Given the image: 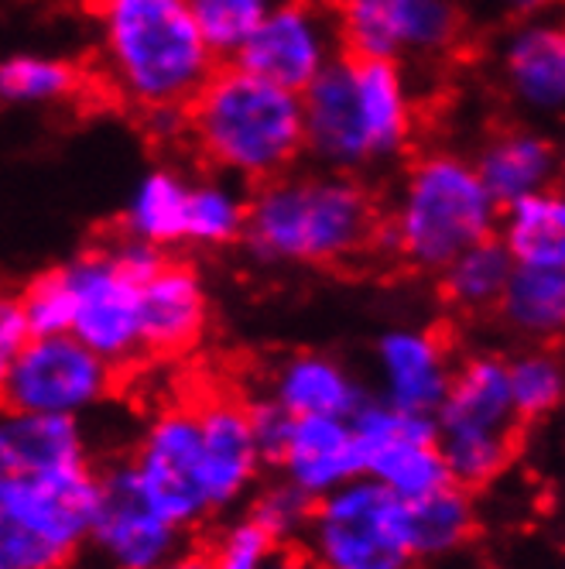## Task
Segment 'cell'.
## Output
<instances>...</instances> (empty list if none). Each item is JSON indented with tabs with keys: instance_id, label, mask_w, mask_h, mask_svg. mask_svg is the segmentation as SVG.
<instances>
[{
	"instance_id": "cell-1",
	"label": "cell",
	"mask_w": 565,
	"mask_h": 569,
	"mask_svg": "<svg viewBox=\"0 0 565 569\" xmlns=\"http://www.w3.org/2000/svg\"><path fill=\"white\" fill-rule=\"evenodd\" d=\"M299 100L305 158L315 169L363 179L415 154L422 107L405 66L343 52Z\"/></svg>"
},
{
	"instance_id": "cell-2",
	"label": "cell",
	"mask_w": 565,
	"mask_h": 569,
	"mask_svg": "<svg viewBox=\"0 0 565 569\" xmlns=\"http://www.w3.org/2000/svg\"><path fill=\"white\" fill-rule=\"evenodd\" d=\"M377 230L367 179L299 166L251 189L240 248L268 268H340L374 251Z\"/></svg>"
},
{
	"instance_id": "cell-3",
	"label": "cell",
	"mask_w": 565,
	"mask_h": 569,
	"mask_svg": "<svg viewBox=\"0 0 565 569\" xmlns=\"http://www.w3.org/2000/svg\"><path fill=\"white\" fill-rule=\"evenodd\" d=\"M103 87L148 117L185 113L220 69L185 0H93Z\"/></svg>"
},
{
	"instance_id": "cell-4",
	"label": "cell",
	"mask_w": 565,
	"mask_h": 569,
	"mask_svg": "<svg viewBox=\"0 0 565 569\" xmlns=\"http://www.w3.org/2000/svg\"><path fill=\"white\" fill-rule=\"evenodd\" d=\"M182 141L206 172L254 189L302 166V100L233 62H220L185 107Z\"/></svg>"
},
{
	"instance_id": "cell-5",
	"label": "cell",
	"mask_w": 565,
	"mask_h": 569,
	"mask_svg": "<svg viewBox=\"0 0 565 569\" xmlns=\"http://www.w3.org/2000/svg\"><path fill=\"white\" fill-rule=\"evenodd\" d=\"M501 207L483 189L470 151L425 148L405 158L381 210L377 248L415 274L435 278L456 254L497 230Z\"/></svg>"
},
{
	"instance_id": "cell-6",
	"label": "cell",
	"mask_w": 565,
	"mask_h": 569,
	"mask_svg": "<svg viewBox=\"0 0 565 569\" xmlns=\"http://www.w3.org/2000/svg\"><path fill=\"white\" fill-rule=\"evenodd\" d=\"M521 429L507 388V353L497 347L456 353L446 401L435 412V446L450 480L473 495L497 483L517 460Z\"/></svg>"
},
{
	"instance_id": "cell-7",
	"label": "cell",
	"mask_w": 565,
	"mask_h": 569,
	"mask_svg": "<svg viewBox=\"0 0 565 569\" xmlns=\"http://www.w3.org/2000/svg\"><path fill=\"white\" fill-rule=\"evenodd\" d=\"M97 508V463L0 477V569H72Z\"/></svg>"
},
{
	"instance_id": "cell-8",
	"label": "cell",
	"mask_w": 565,
	"mask_h": 569,
	"mask_svg": "<svg viewBox=\"0 0 565 569\" xmlns=\"http://www.w3.org/2000/svg\"><path fill=\"white\" fill-rule=\"evenodd\" d=\"M299 546L322 569H415L401 528V501L371 477L319 498Z\"/></svg>"
},
{
	"instance_id": "cell-9",
	"label": "cell",
	"mask_w": 565,
	"mask_h": 569,
	"mask_svg": "<svg viewBox=\"0 0 565 569\" xmlns=\"http://www.w3.org/2000/svg\"><path fill=\"white\" fill-rule=\"evenodd\" d=\"M333 14L346 56L405 69L446 62L470 31L463 0H333Z\"/></svg>"
},
{
	"instance_id": "cell-10",
	"label": "cell",
	"mask_w": 565,
	"mask_h": 569,
	"mask_svg": "<svg viewBox=\"0 0 565 569\" xmlns=\"http://www.w3.org/2000/svg\"><path fill=\"white\" fill-rule=\"evenodd\" d=\"M117 368L79 343L72 333L28 337L14 353L0 405L34 416L79 419L103 409L117 391Z\"/></svg>"
},
{
	"instance_id": "cell-11",
	"label": "cell",
	"mask_w": 565,
	"mask_h": 569,
	"mask_svg": "<svg viewBox=\"0 0 565 569\" xmlns=\"http://www.w3.org/2000/svg\"><path fill=\"white\" fill-rule=\"evenodd\" d=\"M72 292L69 333L113 368H131L141 347V278L120 261L113 240L62 264Z\"/></svg>"
},
{
	"instance_id": "cell-12",
	"label": "cell",
	"mask_w": 565,
	"mask_h": 569,
	"mask_svg": "<svg viewBox=\"0 0 565 569\" xmlns=\"http://www.w3.org/2000/svg\"><path fill=\"white\" fill-rule=\"evenodd\" d=\"M144 501L182 532H199L213 521L203 491V446L192 405H165L138 432L128 453Z\"/></svg>"
},
{
	"instance_id": "cell-13",
	"label": "cell",
	"mask_w": 565,
	"mask_h": 569,
	"mask_svg": "<svg viewBox=\"0 0 565 569\" xmlns=\"http://www.w3.org/2000/svg\"><path fill=\"white\" fill-rule=\"evenodd\" d=\"M189 546V532L141 495L128 457L97 467V508L83 556L93 569H158Z\"/></svg>"
},
{
	"instance_id": "cell-14",
	"label": "cell",
	"mask_w": 565,
	"mask_h": 569,
	"mask_svg": "<svg viewBox=\"0 0 565 569\" xmlns=\"http://www.w3.org/2000/svg\"><path fill=\"white\" fill-rule=\"evenodd\" d=\"M343 56L333 0H285L271 11L226 62L264 83L302 93Z\"/></svg>"
},
{
	"instance_id": "cell-15",
	"label": "cell",
	"mask_w": 565,
	"mask_h": 569,
	"mask_svg": "<svg viewBox=\"0 0 565 569\" xmlns=\"http://www.w3.org/2000/svg\"><path fill=\"white\" fill-rule=\"evenodd\" d=\"M497 83L524 124L552 128L565 113V24L558 14L507 24L494 42Z\"/></svg>"
},
{
	"instance_id": "cell-16",
	"label": "cell",
	"mask_w": 565,
	"mask_h": 569,
	"mask_svg": "<svg viewBox=\"0 0 565 569\" xmlns=\"http://www.w3.org/2000/svg\"><path fill=\"white\" fill-rule=\"evenodd\" d=\"M203 446V491L213 521L248 505L254 487L264 480L268 460L258 446L248 398L216 391L192 401Z\"/></svg>"
},
{
	"instance_id": "cell-17",
	"label": "cell",
	"mask_w": 565,
	"mask_h": 569,
	"mask_svg": "<svg viewBox=\"0 0 565 569\" xmlns=\"http://www.w3.org/2000/svg\"><path fill=\"white\" fill-rule=\"evenodd\" d=\"M456 350L432 327H387L374 343V395L391 409L435 419L446 401Z\"/></svg>"
},
{
	"instance_id": "cell-18",
	"label": "cell",
	"mask_w": 565,
	"mask_h": 569,
	"mask_svg": "<svg viewBox=\"0 0 565 569\" xmlns=\"http://www.w3.org/2000/svg\"><path fill=\"white\" fill-rule=\"evenodd\" d=\"M210 284L192 261L165 254L141 284V347L144 357H182L210 330Z\"/></svg>"
},
{
	"instance_id": "cell-19",
	"label": "cell",
	"mask_w": 565,
	"mask_h": 569,
	"mask_svg": "<svg viewBox=\"0 0 565 569\" xmlns=\"http://www.w3.org/2000/svg\"><path fill=\"white\" fill-rule=\"evenodd\" d=\"M363 463H367V453H363L350 422L333 416L292 419L285 442L278 446L271 460L274 473L312 501L363 477Z\"/></svg>"
},
{
	"instance_id": "cell-20",
	"label": "cell",
	"mask_w": 565,
	"mask_h": 569,
	"mask_svg": "<svg viewBox=\"0 0 565 569\" xmlns=\"http://www.w3.org/2000/svg\"><path fill=\"white\" fill-rule=\"evenodd\" d=\"M470 158L483 189L494 196L497 207L545 189H558L562 179L558 138L552 134V128L524 124V120L491 131Z\"/></svg>"
},
{
	"instance_id": "cell-21",
	"label": "cell",
	"mask_w": 565,
	"mask_h": 569,
	"mask_svg": "<svg viewBox=\"0 0 565 569\" xmlns=\"http://www.w3.org/2000/svg\"><path fill=\"white\" fill-rule=\"evenodd\" d=\"M264 395L274 398L292 419H350V412L371 395V388L340 357L322 350H299L274 363L264 381Z\"/></svg>"
},
{
	"instance_id": "cell-22",
	"label": "cell",
	"mask_w": 565,
	"mask_h": 569,
	"mask_svg": "<svg viewBox=\"0 0 565 569\" xmlns=\"http://www.w3.org/2000/svg\"><path fill=\"white\" fill-rule=\"evenodd\" d=\"M90 436L79 419L34 416L0 405V477H34L87 463Z\"/></svg>"
},
{
	"instance_id": "cell-23",
	"label": "cell",
	"mask_w": 565,
	"mask_h": 569,
	"mask_svg": "<svg viewBox=\"0 0 565 569\" xmlns=\"http://www.w3.org/2000/svg\"><path fill=\"white\" fill-rule=\"evenodd\" d=\"M494 319L517 347H555L565 333V264H514Z\"/></svg>"
},
{
	"instance_id": "cell-24",
	"label": "cell",
	"mask_w": 565,
	"mask_h": 569,
	"mask_svg": "<svg viewBox=\"0 0 565 569\" xmlns=\"http://www.w3.org/2000/svg\"><path fill=\"white\" fill-rule=\"evenodd\" d=\"M401 528L415 566H435L460 556L480 532L476 495L460 483H446L438 491L401 505Z\"/></svg>"
},
{
	"instance_id": "cell-25",
	"label": "cell",
	"mask_w": 565,
	"mask_h": 569,
	"mask_svg": "<svg viewBox=\"0 0 565 569\" xmlns=\"http://www.w3.org/2000/svg\"><path fill=\"white\" fill-rule=\"evenodd\" d=\"M189 172L179 166H154L148 169L120 213V237L141 240L161 254L182 251L185 230V196H189Z\"/></svg>"
},
{
	"instance_id": "cell-26",
	"label": "cell",
	"mask_w": 565,
	"mask_h": 569,
	"mask_svg": "<svg viewBox=\"0 0 565 569\" xmlns=\"http://www.w3.org/2000/svg\"><path fill=\"white\" fill-rule=\"evenodd\" d=\"M251 189L216 172H195L185 196V230L182 248L192 251H226L236 248L248 223Z\"/></svg>"
},
{
	"instance_id": "cell-27",
	"label": "cell",
	"mask_w": 565,
	"mask_h": 569,
	"mask_svg": "<svg viewBox=\"0 0 565 569\" xmlns=\"http://www.w3.org/2000/svg\"><path fill=\"white\" fill-rule=\"evenodd\" d=\"M511 254L497 240V233L476 240L473 248H466L463 254H456L446 268L435 274L438 281V296L456 316L466 319H483L494 316L504 284L511 278Z\"/></svg>"
},
{
	"instance_id": "cell-28",
	"label": "cell",
	"mask_w": 565,
	"mask_h": 569,
	"mask_svg": "<svg viewBox=\"0 0 565 569\" xmlns=\"http://www.w3.org/2000/svg\"><path fill=\"white\" fill-rule=\"evenodd\" d=\"M497 240L514 264H565V196L545 189L501 207Z\"/></svg>"
},
{
	"instance_id": "cell-29",
	"label": "cell",
	"mask_w": 565,
	"mask_h": 569,
	"mask_svg": "<svg viewBox=\"0 0 565 569\" xmlns=\"http://www.w3.org/2000/svg\"><path fill=\"white\" fill-rule=\"evenodd\" d=\"M363 477L377 480L391 498L401 505L418 501L438 487L453 483L446 460H442L435 432H401L367 453Z\"/></svg>"
},
{
	"instance_id": "cell-30",
	"label": "cell",
	"mask_w": 565,
	"mask_h": 569,
	"mask_svg": "<svg viewBox=\"0 0 565 569\" xmlns=\"http://www.w3.org/2000/svg\"><path fill=\"white\" fill-rule=\"evenodd\" d=\"M87 90V76L72 59L52 52H11L0 59V110L62 107Z\"/></svg>"
},
{
	"instance_id": "cell-31",
	"label": "cell",
	"mask_w": 565,
	"mask_h": 569,
	"mask_svg": "<svg viewBox=\"0 0 565 569\" xmlns=\"http://www.w3.org/2000/svg\"><path fill=\"white\" fill-rule=\"evenodd\" d=\"M507 388L521 426L552 419L565 398V363L558 347H517L507 353Z\"/></svg>"
},
{
	"instance_id": "cell-32",
	"label": "cell",
	"mask_w": 565,
	"mask_h": 569,
	"mask_svg": "<svg viewBox=\"0 0 565 569\" xmlns=\"http://www.w3.org/2000/svg\"><path fill=\"white\" fill-rule=\"evenodd\" d=\"M285 0H185L189 14L195 18L199 31L213 46V52L226 62L244 38Z\"/></svg>"
},
{
	"instance_id": "cell-33",
	"label": "cell",
	"mask_w": 565,
	"mask_h": 569,
	"mask_svg": "<svg viewBox=\"0 0 565 569\" xmlns=\"http://www.w3.org/2000/svg\"><path fill=\"white\" fill-rule=\"evenodd\" d=\"M206 552L210 569H264L268 559L281 549L264 528L240 508L233 515H223L213 532L206 539V546H199Z\"/></svg>"
},
{
	"instance_id": "cell-34",
	"label": "cell",
	"mask_w": 565,
	"mask_h": 569,
	"mask_svg": "<svg viewBox=\"0 0 565 569\" xmlns=\"http://www.w3.org/2000/svg\"><path fill=\"white\" fill-rule=\"evenodd\" d=\"M312 498H305L299 487H292L289 480H261L254 487V495L248 498L244 511L264 528V532L278 542V546H299L305 536V525L312 515Z\"/></svg>"
},
{
	"instance_id": "cell-35",
	"label": "cell",
	"mask_w": 565,
	"mask_h": 569,
	"mask_svg": "<svg viewBox=\"0 0 565 569\" xmlns=\"http://www.w3.org/2000/svg\"><path fill=\"white\" fill-rule=\"evenodd\" d=\"M18 309L28 337H62L72 327V292L62 264L34 274L18 292Z\"/></svg>"
},
{
	"instance_id": "cell-36",
	"label": "cell",
	"mask_w": 565,
	"mask_h": 569,
	"mask_svg": "<svg viewBox=\"0 0 565 569\" xmlns=\"http://www.w3.org/2000/svg\"><path fill=\"white\" fill-rule=\"evenodd\" d=\"M248 412H251V426H254V436H258V446H261V453L271 467L274 453H278V446L285 442L289 436V426H292V416L281 409V405L274 398H268L264 391L248 398Z\"/></svg>"
},
{
	"instance_id": "cell-37",
	"label": "cell",
	"mask_w": 565,
	"mask_h": 569,
	"mask_svg": "<svg viewBox=\"0 0 565 569\" xmlns=\"http://www.w3.org/2000/svg\"><path fill=\"white\" fill-rule=\"evenodd\" d=\"M463 4H466V14H480V18L497 21L501 28H507L517 21L555 14L558 0H463Z\"/></svg>"
},
{
	"instance_id": "cell-38",
	"label": "cell",
	"mask_w": 565,
	"mask_h": 569,
	"mask_svg": "<svg viewBox=\"0 0 565 569\" xmlns=\"http://www.w3.org/2000/svg\"><path fill=\"white\" fill-rule=\"evenodd\" d=\"M24 340H28V330H24V319L18 309V296L0 289V388H4L8 368H11L14 353L24 347Z\"/></svg>"
},
{
	"instance_id": "cell-39",
	"label": "cell",
	"mask_w": 565,
	"mask_h": 569,
	"mask_svg": "<svg viewBox=\"0 0 565 569\" xmlns=\"http://www.w3.org/2000/svg\"><path fill=\"white\" fill-rule=\"evenodd\" d=\"M264 569H322L302 546H281Z\"/></svg>"
},
{
	"instance_id": "cell-40",
	"label": "cell",
	"mask_w": 565,
	"mask_h": 569,
	"mask_svg": "<svg viewBox=\"0 0 565 569\" xmlns=\"http://www.w3.org/2000/svg\"><path fill=\"white\" fill-rule=\"evenodd\" d=\"M158 569H210V562H206V552L203 549L185 546L179 556H172L165 566H158Z\"/></svg>"
}]
</instances>
